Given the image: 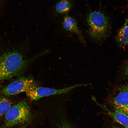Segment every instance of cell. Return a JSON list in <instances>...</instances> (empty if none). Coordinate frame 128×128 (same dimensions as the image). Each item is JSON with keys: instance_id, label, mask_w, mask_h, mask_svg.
<instances>
[{"instance_id": "2", "label": "cell", "mask_w": 128, "mask_h": 128, "mask_svg": "<svg viewBox=\"0 0 128 128\" xmlns=\"http://www.w3.org/2000/svg\"><path fill=\"white\" fill-rule=\"evenodd\" d=\"M31 117L30 107L24 101L12 106L5 116V121L1 128H8L28 121Z\"/></svg>"}, {"instance_id": "7", "label": "cell", "mask_w": 128, "mask_h": 128, "mask_svg": "<svg viewBox=\"0 0 128 128\" xmlns=\"http://www.w3.org/2000/svg\"><path fill=\"white\" fill-rule=\"evenodd\" d=\"M116 40L120 47L128 45V18L125 20L124 24L118 31Z\"/></svg>"}, {"instance_id": "10", "label": "cell", "mask_w": 128, "mask_h": 128, "mask_svg": "<svg viewBox=\"0 0 128 128\" xmlns=\"http://www.w3.org/2000/svg\"><path fill=\"white\" fill-rule=\"evenodd\" d=\"M12 105V102L9 99L0 96V118L5 116Z\"/></svg>"}, {"instance_id": "1", "label": "cell", "mask_w": 128, "mask_h": 128, "mask_svg": "<svg viewBox=\"0 0 128 128\" xmlns=\"http://www.w3.org/2000/svg\"><path fill=\"white\" fill-rule=\"evenodd\" d=\"M87 20L88 33L96 41H100L108 36L110 29L109 18L100 11H94L88 15Z\"/></svg>"}, {"instance_id": "11", "label": "cell", "mask_w": 128, "mask_h": 128, "mask_svg": "<svg viewBox=\"0 0 128 128\" xmlns=\"http://www.w3.org/2000/svg\"><path fill=\"white\" fill-rule=\"evenodd\" d=\"M64 126L60 128H71L70 127L67 126Z\"/></svg>"}, {"instance_id": "4", "label": "cell", "mask_w": 128, "mask_h": 128, "mask_svg": "<svg viewBox=\"0 0 128 128\" xmlns=\"http://www.w3.org/2000/svg\"><path fill=\"white\" fill-rule=\"evenodd\" d=\"M78 85L61 89L40 87L36 85L30 88L26 92L27 96L31 100L37 101L45 96L54 95H60L66 93Z\"/></svg>"}, {"instance_id": "5", "label": "cell", "mask_w": 128, "mask_h": 128, "mask_svg": "<svg viewBox=\"0 0 128 128\" xmlns=\"http://www.w3.org/2000/svg\"><path fill=\"white\" fill-rule=\"evenodd\" d=\"M113 104L115 110L128 114V91L118 93L114 98Z\"/></svg>"}, {"instance_id": "8", "label": "cell", "mask_w": 128, "mask_h": 128, "mask_svg": "<svg viewBox=\"0 0 128 128\" xmlns=\"http://www.w3.org/2000/svg\"><path fill=\"white\" fill-rule=\"evenodd\" d=\"M111 115L116 121L125 128H128V114L115 110L111 113Z\"/></svg>"}, {"instance_id": "15", "label": "cell", "mask_w": 128, "mask_h": 128, "mask_svg": "<svg viewBox=\"0 0 128 128\" xmlns=\"http://www.w3.org/2000/svg\"><path fill=\"white\" fill-rule=\"evenodd\" d=\"M1 0H0V3H1Z\"/></svg>"}, {"instance_id": "9", "label": "cell", "mask_w": 128, "mask_h": 128, "mask_svg": "<svg viewBox=\"0 0 128 128\" xmlns=\"http://www.w3.org/2000/svg\"><path fill=\"white\" fill-rule=\"evenodd\" d=\"M71 7V3L68 0H61L56 5L55 10L58 14H64L68 12Z\"/></svg>"}, {"instance_id": "3", "label": "cell", "mask_w": 128, "mask_h": 128, "mask_svg": "<svg viewBox=\"0 0 128 128\" xmlns=\"http://www.w3.org/2000/svg\"><path fill=\"white\" fill-rule=\"evenodd\" d=\"M36 85L33 79L29 77H22L11 82L1 90L4 95L11 96L26 92L30 88Z\"/></svg>"}, {"instance_id": "12", "label": "cell", "mask_w": 128, "mask_h": 128, "mask_svg": "<svg viewBox=\"0 0 128 128\" xmlns=\"http://www.w3.org/2000/svg\"><path fill=\"white\" fill-rule=\"evenodd\" d=\"M126 72L127 74H128V64L126 67Z\"/></svg>"}, {"instance_id": "6", "label": "cell", "mask_w": 128, "mask_h": 128, "mask_svg": "<svg viewBox=\"0 0 128 128\" xmlns=\"http://www.w3.org/2000/svg\"><path fill=\"white\" fill-rule=\"evenodd\" d=\"M63 25L65 30L75 33L81 42L84 44H85L84 37L78 27L77 22L73 18L69 16L65 17L63 21Z\"/></svg>"}, {"instance_id": "14", "label": "cell", "mask_w": 128, "mask_h": 128, "mask_svg": "<svg viewBox=\"0 0 128 128\" xmlns=\"http://www.w3.org/2000/svg\"><path fill=\"white\" fill-rule=\"evenodd\" d=\"M112 128H118L117 127H114Z\"/></svg>"}, {"instance_id": "13", "label": "cell", "mask_w": 128, "mask_h": 128, "mask_svg": "<svg viewBox=\"0 0 128 128\" xmlns=\"http://www.w3.org/2000/svg\"><path fill=\"white\" fill-rule=\"evenodd\" d=\"M126 91H128V84L125 87Z\"/></svg>"}]
</instances>
